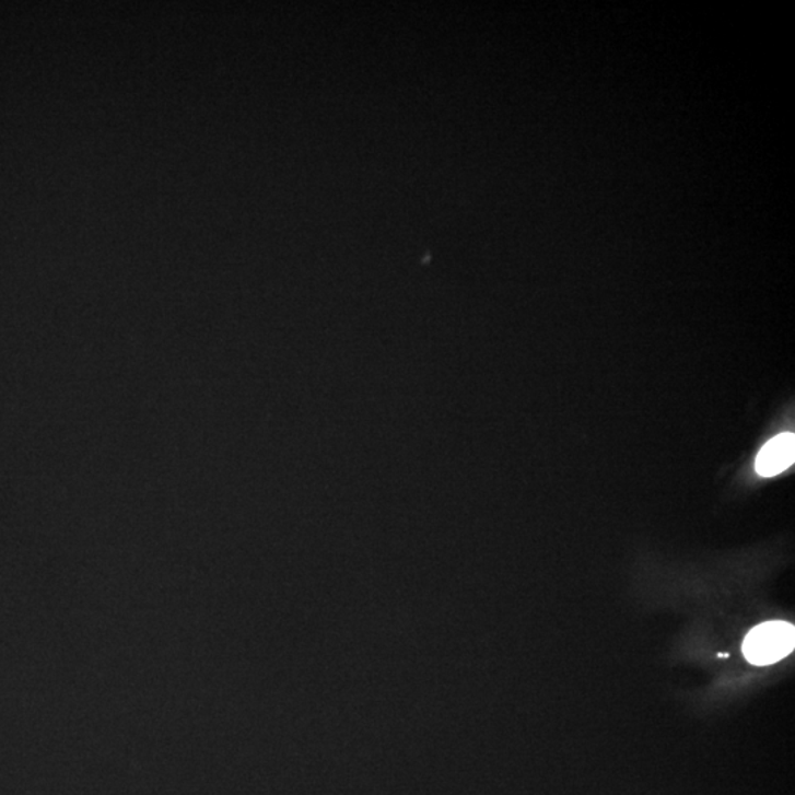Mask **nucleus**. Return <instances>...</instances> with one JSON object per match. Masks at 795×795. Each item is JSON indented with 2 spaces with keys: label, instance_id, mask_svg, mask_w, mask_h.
<instances>
[{
  "label": "nucleus",
  "instance_id": "nucleus-1",
  "mask_svg": "<svg viewBox=\"0 0 795 795\" xmlns=\"http://www.w3.org/2000/svg\"><path fill=\"white\" fill-rule=\"evenodd\" d=\"M795 632L793 624L769 622L759 624L748 633L743 644L747 660L756 666H768L793 653Z\"/></svg>",
  "mask_w": 795,
  "mask_h": 795
},
{
  "label": "nucleus",
  "instance_id": "nucleus-2",
  "mask_svg": "<svg viewBox=\"0 0 795 795\" xmlns=\"http://www.w3.org/2000/svg\"><path fill=\"white\" fill-rule=\"evenodd\" d=\"M795 460L794 433H782L773 437L756 458V471L763 478H772L793 466Z\"/></svg>",
  "mask_w": 795,
  "mask_h": 795
}]
</instances>
